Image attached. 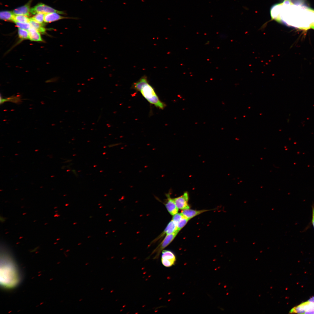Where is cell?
<instances>
[{"instance_id": "83f0119b", "label": "cell", "mask_w": 314, "mask_h": 314, "mask_svg": "<svg viewBox=\"0 0 314 314\" xmlns=\"http://www.w3.org/2000/svg\"><path fill=\"white\" fill-rule=\"evenodd\" d=\"M82 243H78V245H80Z\"/></svg>"}, {"instance_id": "603a6c76", "label": "cell", "mask_w": 314, "mask_h": 314, "mask_svg": "<svg viewBox=\"0 0 314 314\" xmlns=\"http://www.w3.org/2000/svg\"><path fill=\"white\" fill-rule=\"evenodd\" d=\"M311 223L314 230V205L312 206V217Z\"/></svg>"}, {"instance_id": "484cf974", "label": "cell", "mask_w": 314, "mask_h": 314, "mask_svg": "<svg viewBox=\"0 0 314 314\" xmlns=\"http://www.w3.org/2000/svg\"><path fill=\"white\" fill-rule=\"evenodd\" d=\"M5 220L4 218L1 217V216L0 217V221L1 222H3L5 221Z\"/></svg>"}, {"instance_id": "d6986e66", "label": "cell", "mask_w": 314, "mask_h": 314, "mask_svg": "<svg viewBox=\"0 0 314 314\" xmlns=\"http://www.w3.org/2000/svg\"><path fill=\"white\" fill-rule=\"evenodd\" d=\"M17 26L19 28L28 31L31 27V26L29 23H23L15 22Z\"/></svg>"}, {"instance_id": "4316f807", "label": "cell", "mask_w": 314, "mask_h": 314, "mask_svg": "<svg viewBox=\"0 0 314 314\" xmlns=\"http://www.w3.org/2000/svg\"><path fill=\"white\" fill-rule=\"evenodd\" d=\"M77 223V222H75V223H73V224H74V225H75V224H76Z\"/></svg>"}, {"instance_id": "8fae6325", "label": "cell", "mask_w": 314, "mask_h": 314, "mask_svg": "<svg viewBox=\"0 0 314 314\" xmlns=\"http://www.w3.org/2000/svg\"><path fill=\"white\" fill-rule=\"evenodd\" d=\"M208 210H196L187 209L183 210L181 213L185 217L190 220L197 215Z\"/></svg>"}, {"instance_id": "d4e9b609", "label": "cell", "mask_w": 314, "mask_h": 314, "mask_svg": "<svg viewBox=\"0 0 314 314\" xmlns=\"http://www.w3.org/2000/svg\"><path fill=\"white\" fill-rule=\"evenodd\" d=\"M118 145V144H109V145H108V147H114V146L117 145Z\"/></svg>"}, {"instance_id": "1f68e13d", "label": "cell", "mask_w": 314, "mask_h": 314, "mask_svg": "<svg viewBox=\"0 0 314 314\" xmlns=\"http://www.w3.org/2000/svg\"><path fill=\"white\" fill-rule=\"evenodd\" d=\"M108 215H109V214H106V216H108Z\"/></svg>"}, {"instance_id": "e0dca14e", "label": "cell", "mask_w": 314, "mask_h": 314, "mask_svg": "<svg viewBox=\"0 0 314 314\" xmlns=\"http://www.w3.org/2000/svg\"><path fill=\"white\" fill-rule=\"evenodd\" d=\"M18 34L21 40L29 39V33L27 30L18 28Z\"/></svg>"}, {"instance_id": "44dd1931", "label": "cell", "mask_w": 314, "mask_h": 314, "mask_svg": "<svg viewBox=\"0 0 314 314\" xmlns=\"http://www.w3.org/2000/svg\"><path fill=\"white\" fill-rule=\"evenodd\" d=\"M184 216L181 213H177L173 215L172 220L177 225Z\"/></svg>"}, {"instance_id": "7402d4cb", "label": "cell", "mask_w": 314, "mask_h": 314, "mask_svg": "<svg viewBox=\"0 0 314 314\" xmlns=\"http://www.w3.org/2000/svg\"><path fill=\"white\" fill-rule=\"evenodd\" d=\"M0 100L1 104H3V103H4L6 101H11L12 102H13V101L14 102H18V101H19L20 100L19 99V97H11L5 99L2 98L1 97Z\"/></svg>"}, {"instance_id": "d590c367", "label": "cell", "mask_w": 314, "mask_h": 314, "mask_svg": "<svg viewBox=\"0 0 314 314\" xmlns=\"http://www.w3.org/2000/svg\"><path fill=\"white\" fill-rule=\"evenodd\" d=\"M101 204H98V205H101Z\"/></svg>"}, {"instance_id": "5b68a950", "label": "cell", "mask_w": 314, "mask_h": 314, "mask_svg": "<svg viewBox=\"0 0 314 314\" xmlns=\"http://www.w3.org/2000/svg\"><path fill=\"white\" fill-rule=\"evenodd\" d=\"M161 262L162 265L167 267L174 265L176 261V257L174 253L169 250H163L161 255Z\"/></svg>"}, {"instance_id": "f546056e", "label": "cell", "mask_w": 314, "mask_h": 314, "mask_svg": "<svg viewBox=\"0 0 314 314\" xmlns=\"http://www.w3.org/2000/svg\"><path fill=\"white\" fill-rule=\"evenodd\" d=\"M91 237V236H88V238H89L90 237Z\"/></svg>"}, {"instance_id": "9c48e42d", "label": "cell", "mask_w": 314, "mask_h": 314, "mask_svg": "<svg viewBox=\"0 0 314 314\" xmlns=\"http://www.w3.org/2000/svg\"><path fill=\"white\" fill-rule=\"evenodd\" d=\"M166 195L167 200L165 204V206L169 213L173 215L178 213L179 209L175 204L173 199L172 198L169 194Z\"/></svg>"}, {"instance_id": "836d02e7", "label": "cell", "mask_w": 314, "mask_h": 314, "mask_svg": "<svg viewBox=\"0 0 314 314\" xmlns=\"http://www.w3.org/2000/svg\"><path fill=\"white\" fill-rule=\"evenodd\" d=\"M82 300V299H80V300H79V301H81V300Z\"/></svg>"}, {"instance_id": "277c9868", "label": "cell", "mask_w": 314, "mask_h": 314, "mask_svg": "<svg viewBox=\"0 0 314 314\" xmlns=\"http://www.w3.org/2000/svg\"><path fill=\"white\" fill-rule=\"evenodd\" d=\"M30 13L33 14H36L38 13L47 14L53 13L63 15L66 14L64 11L55 10L42 3H39L33 7L31 8Z\"/></svg>"}, {"instance_id": "e575fe53", "label": "cell", "mask_w": 314, "mask_h": 314, "mask_svg": "<svg viewBox=\"0 0 314 314\" xmlns=\"http://www.w3.org/2000/svg\"><path fill=\"white\" fill-rule=\"evenodd\" d=\"M103 289H104V288H101V290H103Z\"/></svg>"}, {"instance_id": "52a82bcc", "label": "cell", "mask_w": 314, "mask_h": 314, "mask_svg": "<svg viewBox=\"0 0 314 314\" xmlns=\"http://www.w3.org/2000/svg\"><path fill=\"white\" fill-rule=\"evenodd\" d=\"M77 19V17H65L60 15L58 13H55L45 14L44 16V22L48 23L56 21L63 19Z\"/></svg>"}, {"instance_id": "30bf717a", "label": "cell", "mask_w": 314, "mask_h": 314, "mask_svg": "<svg viewBox=\"0 0 314 314\" xmlns=\"http://www.w3.org/2000/svg\"><path fill=\"white\" fill-rule=\"evenodd\" d=\"M177 231H178L177 225L172 220L168 223L163 231L158 237L156 239L154 240L156 241L158 240L159 238L162 237L165 234H166V235L174 233Z\"/></svg>"}, {"instance_id": "3957f363", "label": "cell", "mask_w": 314, "mask_h": 314, "mask_svg": "<svg viewBox=\"0 0 314 314\" xmlns=\"http://www.w3.org/2000/svg\"><path fill=\"white\" fill-rule=\"evenodd\" d=\"M179 231H178L166 235L162 241L154 250L147 259H149L151 255L154 254H155V255L153 259H156L158 258L161 251L172 241Z\"/></svg>"}, {"instance_id": "cb8c5ba5", "label": "cell", "mask_w": 314, "mask_h": 314, "mask_svg": "<svg viewBox=\"0 0 314 314\" xmlns=\"http://www.w3.org/2000/svg\"><path fill=\"white\" fill-rule=\"evenodd\" d=\"M307 301L311 303H314V296L310 299Z\"/></svg>"}, {"instance_id": "f1b7e54d", "label": "cell", "mask_w": 314, "mask_h": 314, "mask_svg": "<svg viewBox=\"0 0 314 314\" xmlns=\"http://www.w3.org/2000/svg\"><path fill=\"white\" fill-rule=\"evenodd\" d=\"M108 233H109V232H106V233H105V234H108Z\"/></svg>"}, {"instance_id": "8992f818", "label": "cell", "mask_w": 314, "mask_h": 314, "mask_svg": "<svg viewBox=\"0 0 314 314\" xmlns=\"http://www.w3.org/2000/svg\"><path fill=\"white\" fill-rule=\"evenodd\" d=\"M189 195L188 192H186L182 195L173 198L174 202L178 209L184 210L189 209L190 207L188 204Z\"/></svg>"}, {"instance_id": "5bb4252c", "label": "cell", "mask_w": 314, "mask_h": 314, "mask_svg": "<svg viewBox=\"0 0 314 314\" xmlns=\"http://www.w3.org/2000/svg\"><path fill=\"white\" fill-rule=\"evenodd\" d=\"M14 15L12 11H3L0 13V18L4 20L13 21Z\"/></svg>"}, {"instance_id": "ac0fdd59", "label": "cell", "mask_w": 314, "mask_h": 314, "mask_svg": "<svg viewBox=\"0 0 314 314\" xmlns=\"http://www.w3.org/2000/svg\"><path fill=\"white\" fill-rule=\"evenodd\" d=\"M45 14L38 13L35 15L31 19L37 22L40 24H43L44 21V16Z\"/></svg>"}, {"instance_id": "7c38bea8", "label": "cell", "mask_w": 314, "mask_h": 314, "mask_svg": "<svg viewBox=\"0 0 314 314\" xmlns=\"http://www.w3.org/2000/svg\"><path fill=\"white\" fill-rule=\"evenodd\" d=\"M29 39L33 41H42V39L39 32L31 27L28 31Z\"/></svg>"}, {"instance_id": "7a4b0ae2", "label": "cell", "mask_w": 314, "mask_h": 314, "mask_svg": "<svg viewBox=\"0 0 314 314\" xmlns=\"http://www.w3.org/2000/svg\"><path fill=\"white\" fill-rule=\"evenodd\" d=\"M133 88L140 92L151 104L161 109L165 106L158 97L153 87L149 83L147 77L144 76L133 85Z\"/></svg>"}, {"instance_id": "ffe728a7", "label": "cell", "mask_w": 314, "mask_h": 314, "mask_svg": "<svg viewBox=\"0 0 314 314\" xmlns=\"http://www.w3.org/2000/svg\"><path fill=\"white\" fill-rule=\"evenodd\" d=\"M189 220L184 216L177 224V230L179 231L187 224Z\"/></svg>"}, {"instance_id": "4dcf8cb0", "label": "cell", "mask_w": 314, "mask_h": 314, "mask_svg": "<svg viewBox=\"0 0 314 314\" xmlns=\"http://www.w3.org/2000/svg\"><path fill=\"white\" fill-rule=\"evenodd\" d=\"M102 206H100L99 208H102Z\"/></svg>"}, {"instance_id": "4fadbf2b", "label": "cell", "mask_w": 314, "mask_h": 314, "mask_svg": "<svg viewBox=\"0 0 314 314\" xmlns=\"http://www.w3.org/2000/svg\"><path fill=\"white\" fill-rule=\"evenodd\" d=\"M29 23L30 24L31 27L40 33H44L45 32L46 29L43 27L42 24L38 23L31 18Z\"/></svg>"}, {"instance_id": "ba28073f", "label": "cell", "mask_w": 314, "mask_h": 314, "mask_svg": "<svg viewBox=\"0 0 314 314\" xmlns=\"http://www.w3.org/2000/svg\"><path fill=\"white\" fill-rule=\"evenodd\" d=\"M32 0H30L28 2L24 5L17 8L14 10L12 11L15 15H25L26 16H30V6Z\"/></svg>"}, {"instance_id": "6da1fadb", "label": "cell", "mask_w": 314, "mask_h": 314, "mask_svg": "<svg viewBox=\"0 0 314 314\" xmlns=\"http://www.w3.org/2000/svg\"><path fill=\"white\" fill-rule=\"evenodd\" d=\"M0 283L3 287L12 289L21 280L20 272L15 261L10 256L3 254L0 261Z\"/></svg>"}, {"instance_id": "d6a6232c", "label": "cell", "mask_w": 314, "mask_h": 314, "mask_svg": "<svg viewBox=\"0 0 314 314\" xmlns=\"http://www.w3.org/2000/svg\"><path fill=\"white\" fill-rule=\"evenodd\" d=\"M89 264V263H86L85 265H87V264Z\"/></svg>"}, {"instance_id": "9a60e30c", "label": "cell", "mask_w": 314, "mask_h": 314, "mask_svg": "<svg viewBox=\"0 0 314 314\" xmlns=\"http://www.w3.org/2000/svg\"><path fill=\"white\" fill-rule=\"evenodd\" d=\"M305 311L306 310L303 302L298 306L292 308L290 311V313H291L303 314L304 313Z\"/></svg>"}, {"instance_id": "2e32d148", "label": "cell", "mask_w": 314, "mask_h": 314, "mask_svg": "<svg viewBox=\"0 0 314 314\" xmlns=\"http://www.w3.org/2000/svg\"><path fill=\"white\" fill-rule=\"evenodd\" d=\"M30 18H28L27 16L20 15H14L13 21L14 22H15L29 23Z\"/></svg>"}]
</instances>
